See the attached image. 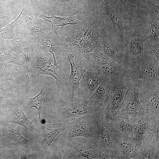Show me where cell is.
<instances>
[{"instance_id": "cell-26", "label": "cell", "mask_w": 159, "mask_h": 159, "mask_svg": "<svg viewBox=\"0 0 159 159\" xmlns=\"http://www.w3.org/2000/svg\"><path fill=\"white\" fill-rule=\"evenodd\" d=\"M8 122L14 123L20 125L27 130L30 133H34L38 131L33 123L27 118L22 108L21 103L17 105L14 111L6 118Z\"/></svg>"}, {"instance_id": "cell-43", "label": "cell", "mask_w": 159, "mask_h": 159, "mask_svg": "<svg viewBox=\"0 0 159 159\" xmlns=\"http://www.w3.org/2000/svg\"><path fill=\"white\" fill-rule=\"evenodd\" d=\"M141 0V1H142L143 2H144V1H154L155 0Z\"/></svg>"}, {"instance_id": "cell-14", "label": "cell", "mask_w": 159, "mask_h": 159, "mask_svg": "<svg viewBox=\"0 0 159 159\" xmlns=\"http://www.w3.org/2000/svg\"><path fill=\"white\" fill-rule=\"evenodd\" d=\"M39 44L43 51L49 52L53 57L54 64L60 70L63 62L58 36L52 31L41 37Z\"/></svg>"}, {"instance_id": "cell-9", "label": "cell", "mask_w": 159, "mask_h": 159, "mask_svg": "<svg viewBox=\"0 0 159 159\" xmlns=\"http://www.w3.org/2000/svg\"><path fill=\"white\" fill-rule=\"evenodd\" d=\"M139 91V100L145 111L159 116V81L143 83Z\"/></svg>"}, {"instance_id": "cell-30", "label": "cell", "mask_w": 159, "mask_h": 159, "mask_svg": "<svg viewBox=\"0 0 159 159\" xmlns=\"http://www.w3.org/2000/svg\"><path fill=\"white\" fill-rule=\"evenodd\" d=\"M22 18L23 24L25 28L31 32L39 34L42 36L48 32L46 31L43 22L44 21H39L32 14L29 12L24 11L21 16Z\"/></svg>"}, {"instance_id": "cell-23", "label": "cell", "mask_w": 159, "mask_h": 159, "mask_svg": "<svg viewBox=\"0 0 159 159\" xmlns=\"http://www.w3.org/2000/svg\"><path fill=\"white\" fill-rule=\"evenodd\" d=\"M159 142L154 135H148L142 140L137 159H159Z\"/></svg>"}, {"instance_id": "cell-42", "label": "cell", "mask_w": 159, "mask_h": 159, "mask_svg": "<svg viewBox=\"0 0 159 159\" xmlns=\"http://www.w3.org/2000/svg\"><path fill=\"white\" fill-rule=\"evenodd\" d=\"M113 0H105L104 1V2H103V3H102V5L103 4L108 3ZM121 0L125 1H126L127 0Z\"/></svg>"}, {"instance_id": "cell-21", "label": "cell", "mask_w": 159, "mask_h": 159, "mask_svg": "<svg viewBox=\"0 0 159 159\" xmlns=\"http://www.w3.org/2000/svg\"><path fill=\"white\" fill-rule=\"evenodd\" d=\"M50 16H47L40 13L37 16L41 18L44 21L51 23L52 25V32L58 35L57 31L59 29H62L65 26L68 25L75 26L78 24L84 15H78L75 16L63 17L57 16L52 12Z\"/></svg>"}, {"instance_id": "cell-3", "label": "cell", "mask_w": 159, "mask_h": 159, "mask_svg": "<svg viewBox=\"0 0 159 159\" xmlns=\"http://www.w3.org/2000/svg\"><path fill=\"white\" fill-rule=\"evenodd\" d=\"M60 47L63 59L67 60L71 66L70 73L67 81L72 90L70 102H72L80 98V82L86 71V68L82 59L83 54L79 47Z\"/></svg>"}, {"instance_id": "cell-16", "label": "cell", "mask_w": 159, "mask_h": 159, "mask_svg": "<svg viewBox=\"0 0 159 159\" xmlns=\"http://www.w3.org/2000/svg\"><path fill=\"white\" fill-rule=\"evenodd\" d=\"M52 9L62 10L69 16L90 14L80 0H44Z\"/></svg>"}, {"instance_id": "cell-32", "label": "cell", "mask_w": 159, "mask_h": 159, "mask_svg": "<svg viewBox=\"0 0 159 159\" xmlns=\"http://www.w3.org/2000/svg\"><path fill=\"white\" fill-rule=\"evenodd\" d=\"M24 11V9H23L15 20L5 27L0 29V38L11 40L15 38V28L18 24L19 19Z\"/></svg>"}, {"instance_id": "cell-24", "label": "cell", "mask_w": 159, "mask_h": 159, "mask_svg": "<svg viewBox=\"0 0 159 159\" xmlns=\"http://www.w3.org/2000/svg\"><path fill=\"white\" fill-rule=\"evenodd\" d=\"M10 41L17 50L24 55L26 62H29L34 53L32 42L27 35L24 32H17L15 38Z\"/></svg>"}, {"instance_id": "cell-2", "label": "cell", "mask_w": 159, "mask_h": 159, "mask_svg": "<svg viewBox=\"0 0 159 159\" xmlns=\"http://www.w3.org/2000/svg\"><path fill=\"white\" fill-rule=\"evenodd\" d=\"M122 81L129 88L134 85L140 86L148 82L159 81V63L153 56L138 59H122Z\"/></svg>"}, {"instance_id": "cell-19", "label": "cell", "mask_w": 159, "mask_h": 159, "mask_svg": "<svg viewBox=\"0 0 159 159\" xmlns=\"http://www.w3.org/2000/svg\"><path fill=\"white\" fill-rule=\"evenodd\" d=\"M100 49L104 54L112 60L121 61L124 57L122 44L111 36L103 34L102 30L99 37Z\"/></svg>"}, {"instance_id": "cell-11", "label": "cell", "mask_w": 159, "mask_h": 159, "mask_svg": "<svg viewBox=\"0 0 159 159\" xmlns=\"http://www.w3.org/2000/svg\"><path fill=\"white\" fill-rule=\"evenodd\" d=\"M115 139L118 159H137L142 140L134 135L117 136Z\"/></svg>"}, {"instance_id": "cell-13", "label": "cell", "mask_w": 159, "mask_h": 159, "mask_svg": "<svg viewBox=\"0 0 159 159\" xmlns=\"http://www.w3.org/2000/svg\"><path fill=\"white\" fill-rule=\"evenodd\" d=\"M114 86L109 102L103 111L106 118L110 121L122 109L129 91V88L123 82Z\"/></svg>"}, {"instance_id": "cell-6", "label": "cell", "mask_w": 159, "mask_h": 159, "mask_svg": "<svg viewBox=\"0 0 159 159\" xmlns=\"http://www.w3.org/2000/svg\"><path fill=\"white\" fill-rule=\"evenodd\" d=\"M127 29L122 44L123 59H138L153 56L145 50L144 44L146 42L141 30L136 27H129Z\"/></svg>"}, {"instance_id": "cell-29", "label": "cell", "mask_w": 159, "mask_h": 159, "mask_svg": "<svg viewBox=\"0 0 159 159\" xmlns=\"http://www.w3.org/2000/svg\"><path fill=\"white\" fill-rule=\"evenodd\" d=\"M75 27L67 32L62 36H58L61 47L79 48L82 42V33Z\"/></svg>"}, {"instance_id": "cell-8", "label": "cell", "mask_w": 159, "mask_h": 159, "mask_svg": "<svg viewBox=\"0 0 159 159\" xmlns=\"http://www.w3.org/2000/svg\"><path fill=\"white\" fill-rule=\"evenodd\" d=\"M59 141L60 146L74 148L85 159H100V149L90 138L82 136L67 138L62 135H60Z\"/></svg>"}, {"instance_id": "cell-31", "label": "cell", "mask_w": 159, "mask_h": 159, "mask_svg": "<svg viewBox=\"0 0 159 159\" xmlns=\"http://www.w3.org/2000/svg\"><path fill=\"white\" fill-rule=\"evenodd\" d=\"M0 60L4 64L6 67L9 63H13L20 66L23 64L21 60L9 49L0 44Z\"/></svg>"}, {"instance_id": "cell-36", "label": "cell", "mask_w": 159, "mask_h": 159, "mask_svg": "<svg viewBox=\"0 0 159 159\" xmlns=\"http://www.w3.org/2000/svg\"><path fill=\"white\" fill-rule=\"evenodd\" d=\"M143 2L146 4L150 13V15L153 17L156 21L159 23V6L150 1H145Z\"/></svg>"}, {"instance_id": "cell-17", "label": "cell", "mask_w": 159, "mask_h": 159, "mask_svg": "<svg viewBox=\"0 0 159 159\" xmlns=\"http://www.w3.org/2000/svg\"><path fill=\"white\" fill-rule=\"evenodd\" d=\"M114 88L112 84L102 81L88 101L89 103L97 111H103Z\"/></svg>"}, {"instance_id": "cell-34", "label": "cell", "mask_w": 159, "mask_h": 159, "mask_svg": "<svg viewBox=\"0 0 159 159\" xmlns=\"http://www.w3.org/2000/svg\"><path fill=\"white\" fill-rule=\"evenodd\" d=\"M60 149L64 159H85L78 150L73 148L60 146Z\"/></svg>"}, {"instance_id": "cell-5", "label": "cell", "mask_w": 159, "mask_h": 159, "mask_svg": "<svg viewBox=\"0 0 159 159\" xmlns=\"http://www.w3.org/2000/svg\"><path fill=\"white\" fill-rule=\"evenodd\" d=\"M126 2L121 0L112 1L103 4L95 13L98 16H105L110 19L112 24L111 36L122 44L124 31L129 27L121 17L123 6Z\"/></svg>"}, {"instance_id": "cell-33", "label": "cell", "mask_w": 159, "mask_h": 159, "mask_svg": "<svg viewBox=\"0 0 159 159\" xmlns=\"http://www.w3.org/2000/svg\"><path fill=\"white\" fill-rule=\"evenodd\" d=\"M46 92V90L42 87L39 93L35 97L31 98L29 103V106L30 108L34 107L36 109L41 126L42 125L41 117V110L43 106L44 97Z\"/></svg>"}, {"instance_id": "cell-20", "label": "cell", "mask_w": 159, "mask_h": 159, "mask_svg": "<svg viewBox=\"0 0 159 159\" xmlns=\"http://www.w3.org/2000/svg\"><path fill=\"white\" fill-rule=\"evenodd\" d=\"M102 82L97 73L86 70L80 82V98L88 101Z\"/></svg>"}, {"instance_id": "cell-7", "label": "cell", "mask_w": 159, "mask_h": 159, "mask_svg": "<svg viewBox=\"0 0 159 159\" xmlns=\"http://www.w3.org/2000/svg\"><path fill=\"white\" fill-rule=\"evenodd\" d=\"M62 104L57 108L56 114L61 127L68 119L91 113L97 111L89 103L88 101L81 98L72 102H65L61 101Z\"/></svg>"}, {"instance_id": "cell-27", "label": "cell", "mask_w": 159, "mask_h": 159, "mask_svg": "<svg viewBox=\"0 0 159 159\" xmlns=\"http://www.w3.org/2000/svg\"><path fill=\"white\" fill-rule=\"evenodd\" d=\"M42 132L41 134L39 141L41 147L45 151L49 150L52 142L55 141L56 137L61 132L68 130L67 126H64L56 129H50L46 125L41 126Z\"/></svg>"}, {"instance_id": "cell-12", "label": "cell", "mask_w": 159, "mask_h": 159, "mask_svg": "<svg viewBox=\"0 0 159 159\" xmlns=\"http://www.w3.org/2000/svg\"><path fill=\"white\" fill-rule=\"evenodd\" d=\"M138 85H134L129 88L130 95L126 101V104L124 108L118 112V115H123L128 117L132 125L146 112L144 109L139 99V88Z\"/></svg>"}, {"instance_id": "cell-15", "label": "cell", "mask_w": 159, "mask_h": 159, "mask_svg": "<svg viewBox=\"0 0 159 159\" xmlns=\"http://www.w3.org/2000/svg\"><path fill=\"white\" fill-rule=\"evenodd\" d=\"M90 115V114H86L67 120L62 126H67L68 128L69 133L67 137L82 136L89 138Z\"/></svg>"}, {"instance_id": "cell-4", "label": "cell", "mask_w": 159, "mask_h": 159, "mask_svg": "<svg viewBox=\"0 0 159 159\" xmlns=\"http://www.w3.org/2000/svg\"><path fill=\"white\" fill-rule=\"evenodd\" d=\"M36 60L34 65L30 68L31 77L36 73H41L51 76L56 80L60 92L61 99H63V93L67 84V77L62 70L57 68L52 62L48 52L40 50L35 54Z\"/></svg>"}, {"instance_id": "cell-25", "label": "cell", "mask_w": 159, "mask_h": 159, "mask_svg": "<svg viewBox=\"0 0 159 159\" xmlns=\"http://www.w3.org/2000/svg\"><path fill=\"white\" fill-rule=\"evenodd\" d=\"M111 127L117 136H134L132 126L130 119L123 115L114 116L110 121Z\"/></svg>"}, {"instance_id": "cell-40", "label": "cell", "mask_w": 159, "mask_h": 159, "mask_svg": "<svg viewBox=\"0 0 159 159\" xmlns=\"http://www.w3.org/2000/svg\"><path fill=\"white\" fill-rule=\"evenodd\" d=\"M84 6L90 12L89 8V0H80Z\"/></svg>"}, {"instance_id": "cell-37", "label": "cell", "mask_w": 159, "mask_h": 159, "mask_svg": "<svg viewBox=\"0 0 159 159\" xmlns=\"http://www.w3.org/2000/svg\"><path fill=\"white\" fill-rule=\"evenodd\" d=\"M105 0H89V11L90 13L94 14L102 6Z\"/></svg>"}, {"instance_id": "cell-41", "label": "cell", "mask_w": 159, "mask_h": 159, "mask_svg": "<svg viewBox=\"0 0 159 159\" xmlns=\"http://www.w3.org/2000/svg\"><path fill=\"white\" fill-rule=\"evenodd\" d=\"M4 21H5L0 20V29L4 26L5 25L4 23Z\"/></svg>"}, {"instance_id": "cell-22", "label": "cell", "mask_w": 159, "mask_h": 159, "mask_svg": "<svg viewBox=\"0 0 159 159\" xmlns=\"http://www.w3.org/2000/svg\"><path fill=\"white\" fill-rule=\"evenodd\" d=\"M82 59L86 70L95 73L112 60L101 52L100 48L96 52L83 54Z\"/></svg>"}, {"instance_id": "cell-39", "label": "cell", "mask_w": 159, "mask_h": 159, "mask_svg": "<svg viewBox=\"0 0 159 159\" xmlns=\"http://www.w3.org/2000/svg\"><path fill=\"white\" fill-rule=\"evenodd\" d=\"M8 19V16L5 15L3 12L1 8V4L0 3V20L5 21Z\"/></svg>"}, {"instance_id": "cell-38", "label": "cell", "mask_w": 159, "mask_h": 159, "mask_svg": "<svg viewBox=\"0 0 159 159\" xmlns=\"http://www.w3.org/2000/svg\"><path fill=\"white\" fill-rule=\"evenodd\" d=\"M51 159H64L63 156L61 152L60 146L59 143L54 145L52 153L50 157Z\"/></svg>"}, {"instance_id": "cell-10", "label": "cell", "mask_w": 159, "mask_h": 159, "mask_svg": "<svg viewBox=\"0 0 159 159\" xmlns=\"http://www.w3.org/2000/svg\"><path fill=\"white\" fill-rule=\"evenodd\" d=\"M134 135L142 140L146 136L154 135L159 142V116L146 112L132 125Z\"/></svg>"}, {"instance_id": "cell-35", "label": "cell", "mask_w": 159, "mask_h": 159, "mask_svg": "<svg viewBox=\"0 0 159 159\" xmlns=\"http://www.w3.org/2000/svg\"><path fill=\"white\" fill-rule=\"evenodd\" d=\"M10 132L13 138L17 142L28 147V142L33 139H27L21 135L19 130L18 128H12L10 130Z\"/></svg>"}, {"instance_id": "cell-28", "label": "cell", "mask_w": 159, "mask_h": 159, "mask_svg": "<svg viewBox=\"0 0 159 159\" xmlns=\"http://www.w3.org/2000/svg\"><path fill=\"white\" fill-rule=\"evenodd\" d=\"M159 24L155 19L150 15L144 33L145 41L150 48L159 47Z\"/></svg>"}, {"instance_id": "cell-18", "label": "cell", "mask_w": 159, "mask_h": 159, "mask_svg": "<svg viewBox=\"0 0 159 159\" xmlns=\"http://www.w3.org/2000/svg\"><path fill=\"white\" fill-rule=\"evenodd\" d=\"M121 61L112 60L98 70L97 73L102 82L114 85L123 82Z\"/></svg>"}, {"instance_id": "cell-1", "label": "cell", "mask_w": 159, "mask_h": 159, "mask_svg": "<svg viewBox=\"0 0 159 159\" xmlns=\"http://www.w3.org/2000/svg\"><path fill=\"white\" fill-rule=\"evenodd\" d=\"M90 138L100 150V159H118L115 134L111 121L103 111L90 113Z\"/></svg>"}]
</instances>
